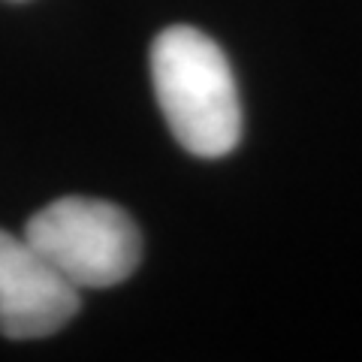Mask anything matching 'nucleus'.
<instances>
[{"instance_id":"obj_3","label":"nucleus","mask_w":362,"mask_h":362,"mask_svg":"<svg viewBox=\"0 0 362 362\" xmlns=\"http://www.w3.org/2000/svg\"><path fill=\"white\" fill-rule=\"evenodd\" d=\"M78 311V287L70 284L25 235L0 230V335L13 341L45 338Z\"/></svg>"},{"instance_id":"obj_2","label":"nucleus","mask_w":362,"mask_h":362,"mask_svg":"<svg viewBox=\"0 0 362 362\" xmlns=\"http://www.w3.org/2000/svg\"><path fill=\"white\" fill-rule=\"evenodd\" d=\"M25 239L78 290L121 284L142 257V239L130 214L90 197L49 202L28 221Z\"/></svg>"},{"instance_id":"obj_1","label":"nucleus","mask_w":362,"mask_h":362,"mask_svg":"<svg viewBox=\"0 0 362 362\" xmlns=\"http://www.w3.org/2000/svg\"><path fill=\"white\" fill-rule=\"evenodd\" d=\"M154 94L175 139L197 157H223L242 136V103L221 45L173 25L151 45Z\"/></svg>"}]
</instances>
